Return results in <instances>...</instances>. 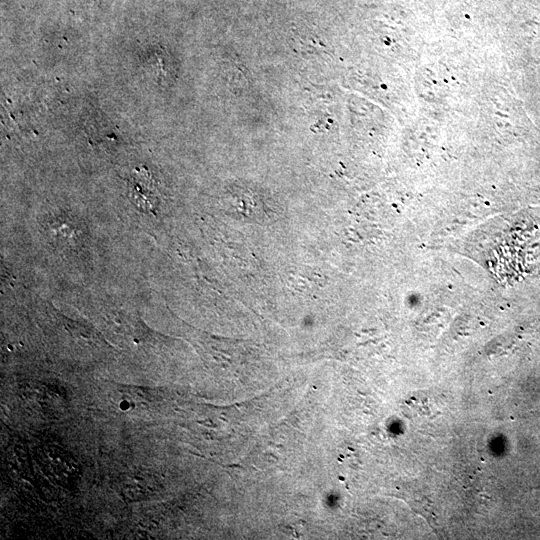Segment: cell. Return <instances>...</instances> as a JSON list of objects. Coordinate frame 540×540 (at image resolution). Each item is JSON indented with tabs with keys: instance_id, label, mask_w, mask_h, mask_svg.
I'll return each instance as SVG.
<instances>
[{
	"instance_id": "1",
	"label": "cell",
	"mask_w": 540,
	"mask_h": 540,
	"mask_svg": "<svg viewBox=\"0 0 540 540\" xmlns=\"http://www.w3.org/2000/svg\"><path fill=\"white\" fill-rule=\"evenodd\" d=\"M131 200L141 211L155 213L157 189L147 173L137 172L130 179Z\"/></svg>"
},
{
	"instance_id": "2",
	"label": "cell",
	"mask_w": 540,
	"mask_h": 540,
	"mask_svg": "<svg viewBox=\"0 0 540 540\" xmlns=\"http://www.w3.org/2000/svg\"><path fill=\"white\" fill-rule=\"evenodd\" d=\"M120 407H121L122 410H127L128 409V402L127 401L121 402Z\"/></svg>"
}]
</instances>
